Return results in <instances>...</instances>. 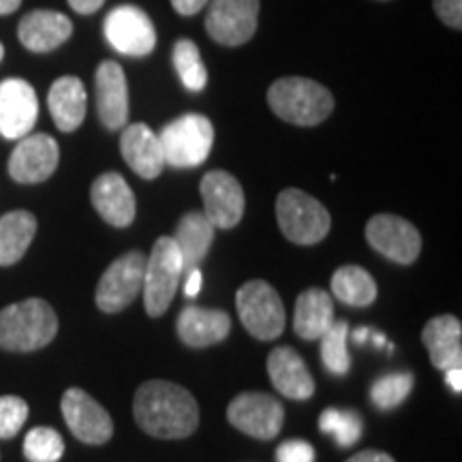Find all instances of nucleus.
Listing matches in <instances>:
<instances>
[{
	"instance_id": "nucleus-1",
	"label": "nucleus",
	"mask_w": 462,
	"mask_h": 462,
	"mask_svg": "<svg viewBox=\"0 0 462 462\" xmlns=\"http://www.w3.org/2000/svg\"><path fill=\"white\" fill-rule=\"evenodd\" d=\"M137 426L157 439H184L199 426V404L182 385L150 379L140 385L133 401Z\"/></svg>"
},
{
	"instance_id": "nucleus-2",
	"label": "nucleus",
	"mask_w": 462,
	"mask_h": 462,
	"mask_svg": "<svg viewBox=\"0 0 462 462\" xmlns=\"http://www.w3.org/2000/svg\"><path fill=\"white\" fill-rule=\"evenodd\" d=\"M58 332L54 309L42 298H28L0 310V349L28 354L50 345Z\"/></svg>"
},
{
	"instance_id": "nucleus-3",
	"label": "nucleus",
	"mask_w": 462,
	"mask_h": 462,
	"mask_svg": "<svg viewBox=\"0 0 462 462\" xmlns=\"http://www.w3.org/2000/svg\"><path fill=\"white\" fill-rule=\"evenodd\" d=\"M268 103L281 120L298 126L319 125L334 109L332 92L306 78L276 79L268 90Z\"/></svg>"
},
{
	"instance_id": "nucleus-4",
	"label": "nucleus",
	"mask_w": 462,
	"mask_h": 462,
	"mask_svg": "<svg viewBox=\"0 0 462 462\" xmlns=\"http://www.w3.org/2000/svg\"><path fill=\"white\" fill-rule=\"evenodd\" d=\"M276 221L287 240L302 246L321 242L332 227L326 206L300 189L281 190L276 199Z\"/></svg>"
},
{
	"instance_id": "nucleus-5",
	"label": "nucleus",
	"mask_w": 462,
	"mask_h": 462,
	"mask_svg": "<svg viewBox=\"0 0 462 462\" xmlns=\"http://www.w3.org/2000/svg\"><path fill=\"white\" fill-rule=\"evenodd\" d=\"M184 276L182 255L176 242L170 236H163L154 242L150 257L143 270V306L150 317H161L170 309L171 300L176 298L180 279Z\"/></svg>"
},
{
	"instance_id": "nucleus-6",
	"label": "nucleus",
	"mask_w": 462,
	"mask_h": 462,
	"mask_svg": "<svg viewBox=\"0 0 462 462\" xmlns=\"http://www.w3.org/2000/svg\"><path fill=\"white\" fill-rule=\"evenodd\" d=\"M159 142L163 148L165 165L189 170L208 159L215 143V126L206 116L184 114L163 126Z\"/></svg>"
},
{
	"instance_id": "nucleus-7",
	"label": "nucleus",
	"mask_w": 462,
	"mask_h": 462,
	"mask_svg": "<svg viewBox=\"0 0 462 462\" xmlns=\"http://www.w3.org/2000/svg\"><path fill=\"white\" fill-rule=\"evenodd\" d=\"M242 326L259 340H274L285 330V306L276 289L265 281H248L236 293Z\"/></svg>"
},
{
	"instance_id": "nucleus-8",
	"label": "nucleus",
	"mask_w": 462,
	"mask_h": 462,
	"mask_svg": "<svg viewBox=\"0 0 462 462\" xmlns=\"http://www.w3.org/2000/svg\"><path fill=\"white\" fill-rule=\"evenodd\" d=\"M146 257L140 251L125 253L103 273L97 285V306L103 313H120L142 293Z\"/></svg>"
},
{
	"instance_id": "nucleus-9",
	"label": "nucleus",
	"mask_w": 462,
	"mask_h": 462,
	"mask_svg": "<svg viewBox=\"0 0 462 462\" xmlns=\"http://www.w3.org/2000/svg\"><path fill=\"white\" fill-rule=\"evenodd\" d=\"M227 420L234 429L245 435L270 441L282 429L285 409L279 398L262 394V392H245L229 402Z\"/></svg>"
},
{
	"instance_id": "nucleus-10",
	"label": "nucleus",
	"mask_w": 462,
	"mask_h": 462,
	"mask_svg": "<svg viewBox=\"0 0 462 462\" xmlns=\"http://www.w3.org/2000/svg\"><path fill=\"white\" fill-rule=\"evenodd\" d=\"M259 0H212L206 31L217 43L238 48L251 42L257 31Z\"/></svg>"
},
{
	"instance_id": "nucleus-11",
	"label": "nucleus",
	"mask_w": 462,
	"mask_h": 462,
	"mask_svg": "<svg viewBox=\"0 0 462 462\" xmlns=\"http://www.w3.org/2000/svg\"><path fill=\"white\" fill-rule=\"evenodd\" d=\"M106 39L118 54L148 56L157 45V31L146 11L120 5L106 17Z\"/></svg>"
},
{
	"instance_id": "nucleus-12",
	"label": "nucleus",
	"mask_w": 462,
	"mask_h": 462,
	"mask_svg": "<svg viewBox=\"0 0 462 462\" xmlns=\"http://www.w3.org/2000/svg\"><path fill=\"white\" fill-rule=\"evenodd\" d=\"M62 415L75 439L88 446H103L114 435V421L88 392L69 388L60 401Z\"/></svg>"
},
{
	"instance_id": "nucleus-13",
	"label": "nucleus",
	"mask_w": 462,
	"mask_h": 462,
	"mask_svg": "<svg viewBox=\"0 0 462 462\" xmlns=\"http://www.w3.org/2000/svg\"><path fill=\"white\" fill-rule=\"evenodd\" d=\"M366 240L379 255L396 263H413L420 257L421 236L413 223L396 215H377L366 223Z\"/></svg>"
},
{
	"instance_id": "nucleus-14",
	"label": "nucleus",
	"mask_w": 462,
	"mask_h": 462,
	"mask_svg": "<svg viewBox=\"0 0 462 462\" xmlns=\"http://www.w3.org/2000/svg\"><path fill=\"white\" fill-rule=\"evenodd\" d=\"M60 161V148L48 133H28L9 157V176L20 184H39L48 180Z\"/></svg>"
},
{
	"instance_id": "nucleus-15",
	"label": "nucleus",
	"mask_w": 462,
	"mask_h": 462,
	"mask_svg": "<svg viewBox=\"0 0 462 462\" xmlns=\"http://www.w3.org/2000/svg\"><path fill=\"white\" fill-rule=\"evenodd\" d=\"M204 215L215 227L231 229L245 217V190L234 176L223 170L208 171L201 178Z\"/></svg>"
},
{
	"instance_id": "nucleus-16",
	"label": "nucleus",
	"mask_w": 462,
	"mask_h": 462,
	"mask_svg": "<svg viewBox=\"0 0 462 462\" xmlns=\"http://www.w3.org/2000/svg\"><path fill=\"white\" fill-rule=\"evenodd\" d=\"M39 116L37 92L26 79L11 78L0 82V135L22 140L32 131Z\"/></svg>"
},
{
	"instance_id": "nucleus-17",
	"label": "nucleus",
	"mask_w": 462,
	"mask_h": 462,
	"mask_svg": "<svg viewBox=\"0 0 462 462\" xmlns=\"http://www.w3.org/2000/svg\"><path fill=\"white\" fill-rule=\"evenodd\" d=\"M97 112L109 131L123 129L129 120V86L123 67L114 60H103L95 73Z\"/></svg>"
},
{
	"instance_id": "nucleus-18",
	"label": "nucleus",
	"mask_w": 462,
	"mask_h": 462,
	"mask_svg": "<svg viewBox=\"0 0 462 462\" xmlns=\"http://www.w3.org/2000/svg\"><path fill=\"white\" fill-rule=\"evenodd\" d=\"M90 201L112 227H129L135 218V195L120 173H101L90 187Z\"/></svg>"
},
{
	"instance_id": "nucleus-19",
	"label": "nucleus",
	"mask_w": 462,
	"mask_h": 462,
	"mask_svg": "<svg viewBox=\"0 0 462 462\" xmlns=\"http://www.w3.org/2000/svg\"><path fill=\"white\" fill-rule=\"evenodd\" d=\"M120 152H123L125 163L146 180H154L161 176L165 167L159 135L143 123L125 126L123 137H120Z\"/></svg>"
},
{
	"instance_id": "nucleus-20",
	"label": "nucleus",
	"mask_w": 462,
	"mask_h": 462,
	"mask_svg": "<svg viewBox=\"0 0 462 462\" xmlns=\"http://www.w3.org/2000/svg\"><path fill=\"white\" fill-rule=\"evenodd\" d=\"M73 34V24L65 14L58 11L39 9L22 17L20 26H17V37L26 50L45 54L60 48Z\"/></svg>"
},
{
	"instance_id": "nucleus-21",
	"label": "nucleus",
	"mask_w": 462,
	"mask_h": 462,
	"mask_svg": "<svg viewBox=\"0 0 462 462\" xmlns=\"http://www.w3.org/2000/svg\"><path fill=\"white\" fill-rule=\"evenodd\" d=\"M268 374L276 392L291 401H309L315 394L313 374L291 346H276L270 354Z\"/></svg>"
},
{
	"instance_id": "nucleus-22",
	"label": "nucleus",
	"mask_w": 462,
	"mask_h": 462,
	"mask_svg": "<svg viewBox=\"0 0 462 462\" xmlns=\"http://www.w3.org/2000/svg\"><path fill=\"white\" fill-rule=\"evenodd\" d=\"M430 362L437 371L462 366V323L454 315H439L421 332Z\"/></svg>"
},
{
	"instance_id": "nucleus-23",
	"label": "nucleus",
	"mask_w": 462,
	"mask_h": 462,
	"mask_svg": "<svg viewBox=\"0 0 462 462\" xmlns=\"http://www.w3.org/2000/svg\"><path fill=\"white\" fill-rule=\"evenodd\" d=\"M178 337L189 346H210L227 338L231 319L225 310L187 306L176 321Z\"/></svg>"
},
{
	"instance_id": "nucleus-24",
	"label": "nucleus",
	"mask_w": 462,
	"mask_h": 462,
	"mask_svg": "<svg viewBox=\"0 0 462 462\" xmlns=\"http://www.w3.org/2000/svg\"><path fill=\"white\" fill-rule=\"evenodd\" d=\"M48 107L58 129L65 133L79 129L86 118V107H88V95H86L82 79L73 75L58 78L50 88Z\"/></svg>"
},
{
	"instance_id": "nucleus-25",
	"label": "nucleus",
	"mask_w": 462,
	"mask_h": 462,
	"mask_svg": "<svg viewBox=\"0 0 462 462\" xmlns=\"http://www.w3.org/2000/svg\"><path fill=\"white\" fill-rule=\"evenodd\" d=\"M215 229L217 227L204 212H189L180 218L173 242H176L178 251L182 255L184 274L190 273L193 268H199V263L204 262L212 242H215Z\"/></svg>"
},
{
	"instance_id": "nucleus-26",
	"label": "nucleus",
	"mask_w": 462,
	"mask_h": 462,
	"mask_svg": "<svg viewBox=\"0 0 462 462\" xmlns=\"http://www.w3.org/2000/svg\"><path fill=\"white\" fill-rule=\"evenodd\" d=\"M334 323L332 296L323 289H306L296 300L293 330L304 340H319L321 334Z\"/></svg>"
},
{
	"instance_id": "nucleus-27",
	"label": "nucleus",
	"mask_w": 462,
	"mask_h": 462,
	"mask_svg": "<svg viewBox=\"0 0 462 462\" xmlns=\"http://www.w3.org/2000/svg\"><path fill=\"white\" fill-rule=\"evenodd\" d=\"M37 234V218L28 210L0 217V265H14L26 255Z\"/></svg>"
},
{
	"instance_id": "nucleus-28",
	"label": "nucleus",
	"mask_w": 462,
	"mask_h": 462,
	"mask_svg": "<svg viewBox=\"0 0 462 462\" xmlns=\"http://www.w3.org/2000/svg\"><path fill=\"white\" fill-rule=\"evenodd\" d=\"M332 293L340 302L364 309L377 300V282L360 265H343L332 274Z\"/></svg>"
},
{
	"instance_id": "nucleus-29",
	"label": "nucleus",
	"mask_w": 462,
	"mask_h": 462,
	"mask_svg": "<svg viewBox=\"0 0 462 462\" xmlns=\"http://www.w3.org/2000/svg\"><path fill=\"white\" fill-rule=\"evenodd\" d=\"M173 67H176L178 78L184 84V88L190 92H199L208 84V71L204 60H201L198 43L190 39H180L173 45Z\"/></svg>"
},
{
	"instance_id": "nucleus-30",
	"label": "nucleus",
	"mask_w": 462,
	"mask_h": 462,
	"mask_svg": "<svg viewBox=\"0 0 462 462\" xmlns=\"http://www.w3.org/2000/svg\"><path fill=\"white\" fill-rule=\"evenodd\" d=\"M346 340H349V323L337 319H334L332 326L319 338L321 360L326 364L328 371L332 374H338V377H343L351 368V356Z\"/></svg>"
},
{
	"instance_id": "nucleus-31",
	"label": "nucleus",
	"mask_w": 462,
	"mask_h": 462,
	"mask_svg": "<svg viewBox=\"0 0 462 462\" xmlns=\"http://www.w3.org/2000/svg\"><path fill=\"white\" fill-rule=\"evenodd\" d=\"M319 429L326 435H332L340 448H351L360 441L364 432V421L357 411L330 407L321 413Z\"/></svg>"
},
{
	"instance_id": "nucleus-32",
	"label": "nucleus",
	"mask_w": 462,
	"mask_h": 462,
	"mask_svg": "<svg viewBox=\"0 0 462 462\" xmlns=\"http://www.w3.org/2000/svg\"><path fill=\"white\" fill-rule=\"evenodd\" d=\"M413 374L411 373H390L379 377L371 388V401L381 411H390L398 404L404 402V398L413 390Z\"/></svg>"
},
{
	"instance_id": "nucleus-33",
	"label": "nucleus",
	"mask_w": 462,
	"mask_h": 462,
	"mask_svg": "<svg viewBox=\"0 0 462 462\" xmlns=\"http://www.w3.org/2000/svg\"><path fill=\"white\" fill-rule=\"evenodd\" d=\"M65 454V441L60 432L50 426H37L28 430L24 439V456L28 462H58Z\"/></svg>"
},
{
	"instance_id": "nucleus-34",
	"label": "nucleus",
	"mask_w": 462,
	"mask_h": 462,
	"mask_svg": "<svg viewBox=\"0 0 462 462\" xmlns=\"http://www.w3.org/2000/svg\"><path fill=\"white\" fill-rule=\"evenodd\" d=\"M28 402L20 396H0V439H14L24 429Z\"/></svg>"
},
{
	"instance_id": "nucleus-35",
	"label": "nucleus",
	"mask_w": 462,
	"mask_h": 462,
	"mask_svg": "<svg viewBox=\"0 0 462 462\" xmlns=\"http://www.w3.org/2000/svg\"><path fill=\"white\" fill-rule=\"evenodd\" d=\"M315 449L302 439H289L276 449V462H315Z\"/></svg>"
},
{
	"instance_id": "nucleus-36",
	"label": "nucleus",
	"mask_w": 462,
	"mask_h": 462,
	"mask_svg": "<svg viewBox=\"0 0 462 462\" xmlns=\"http://www.w3.org/2000/svg\"><path fill=\"white\" fill-rule=\"evenodd\" d=\"M432 9L439 20L449 28H462V0H432Z\"/></svg>"
},
{
	"instance_id": "nucleus-37",
	"label": "nucleus",
	"mask_w": 462,
	"mask_h": 462,
	"mask_svg": "<svg viewBox=\"0 0 462 462\" xmlns=\"http://www.w3.org/2000/svg\"><path fill=\"white\" fill-rule=\"evenodd\" d=\"M208 3H210V0H171V7L176 9V14L189 17L199 14Z\"/></svg>"
},
{
	"instance_id": "nucleus-38",
	"label": "nucleus",
	"mask_w": 462,
	"mask_h": 462,
	"mask_svg": "<svg viewBox=\"0 0 462 462\" xmlns=\"http://www.w3.org/2000/svg\"><path fill=\"white\" fill-rule=\"evenodd\" d=\"M106 0H69V7L79 15H90L103 7Z\"/></svg>"
},
{
	"instance_id": "nucleus-39",
	"label": "nucleus",
	"mask_w": 462,
	"mask_h": 462,
	"mask_svg": "<svg viewBox=\"0 0 462 462\" xmlns=\"http://www.w3.org/2000/svg\"><path fill=\"white\" fill-rule=\"evenodd\" d=\"M346 462H394L390 454L379 452V449H364V452L351 456Z\"/></svg>"
},
{
	"instance_id": "nucleus-40",
	"label": "nucleus",
	"mask_w": 462,
	"mask_h": 462,
	"mask_svg": "<svg viewBox=\"0 0 462 462\" xmlns=\"http://www.w3.org/2000/svg\"><path fill=\"white\" fill-rule=\"evenodd\" d=\"M184 276H187L184 279V293H187V298H195L201 291V270L193 268Z\"/></svg>"
},
{
	"instance_id": "nucleus-41",
	"label": "nucleus",
	"mask_w": 462,
	"mask_h": 462,
	"mask_svg": "<svg viewBox=\"0 0 462 462\" xmlns=\"http://www.w3.org/2000/svg\"><path fill=\"white\" fill-rule=\"evenodd\" d=\"M446 373V383L448 388L456 392V394H460L462 392V366H456V368H448Z\"/></svg>"
},
{
	"instance_id": "nucleus-42",
	"label": "nucleus",
	"mask_w": 462,
	"mask_h": 462,
	"mask_svg": "<svg viewBox=\"0 0 462 462\" xmlns=\"http://www.w3.org/2000/svg\"><path fill=\"white\" fill-rule=\"evenodd\" d=\"M22 0H0V15H9L20 9Z\"/></svg>"
},
{
	"instance_id": "nucleus-43",
	"label": "nucleus",
	"mask_w": 462,
	"mask_h": 462,
	"mask_svg": "<svg viewBox=\"0 0 462 462\" xmlns=\"http://www.w3.org/2000/svg\"><path fill=\"white\" fill-rule=\"evenodd\" d=\"M371 330L373 328H357V330H354V334H351V338H354L356 345H364L368 338H371Z\"/></svg>"
},
{
	"instance_id": "nucleus-44",
	"label": "nucleus",
	"mask_w": 462,
	"mask_h": 462,
	"mask_svg": "<svg viewBox=\"0 0 462 462\" xmlns=\"http://www.w3.org/2000/svg\"><path fill=\"white\" fill-rule=\"evenodd\" d=\"M371 340L374 343V346H379V349L385 345V337L383 334H379L377 330H371Z\"/></svg>"
},
{
	"instance_id": "nucleus-45",
	"label": "nucleus",
	"mask_w": 462,
	"mask_h": 462,
	"mask_svg": "<svg viewBox=\"0 0 462 462\" xmlns=\"http://www.w3.org/2000/svg\"><path fill=\"white\" fill-rule=\"evenodd\" d=\"M3 58H5V45L0 43V60H3Z\"/></svg>"
}]
</instances>
